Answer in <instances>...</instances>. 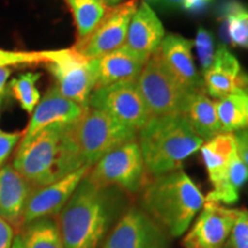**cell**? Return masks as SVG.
Segmentation results:
<instances>
[{
	"label": "cell",
	"mask_w": 248,
	"mask_h": 248,
	"mask_svg": "<svg viewBox=\"0 0 248 248\" xmlns=\"http://www.w3.org/2000/svg\"><path fill=\"white\" fill-rule=\"evenodd\" d=\"M130 206L126 192L95 184L86 175L57 215L64 248H101Z\"/></svg>",
	"instance_id": "cell-1"
},
{
	"label": "cell",
	"mask_w": 248,
	"mask_h": 248,
	"mask_svg": "<svg viewBox=\"0 0 248 248\" xmlns=\"http://www.w3.org/2000/svg\"><path fill=\"white\" fill-rule=\"evenodd\" d=\"M45 62V51L16 52L0 48V68H9L11 66H20V64H38Z\"/></svg>",
	"instance_id": "cell-29"
},
{
	"label": "cell",
	"mask_w": 248,
	"mask_h": 248,
	"mask_svg": "<svg viewBox=\"0 0 248 248\" xmlns=\"http://www.w3.org/2000/svg\"><path fill=\"white\" fill-rule=\"evenodd\" d=\"M138 131L97 108L86 107L83 115L71 124V137L84 164L93 166L114 148L137 140Z\"/></svg>",
	"instance_id": "cell-5"
},
{
	"label": "cell",
	"mask_w": 248,
	"mask_h": 248,
	"mask_svg": "<svg viewBox=\"0 0 248 248\" xmlns=\"http://www.w3.org/2000/svg\"><path fill=\"white\" fill-rule=\"evenodd\" d=\"M88 177L101 186H115L128 194L140 192L147 183V170L137 140L114 148L90 169Z\"/></svg>",
	"instance_id": "cell-7"
},
{
	"label": "cell",
	"mask_w": 248,
	"mask_h": 248,
	"mask_svg": "<svg viewBox=\"0 0 248 248\" xmlns=\"http://www.w3.org/2000/svg\"><path fill=\"white\" fill-rule=\"evenodd\" d=\"M244 94H231L217 102L221 133H232L248 126L244 109Z\"/></svg>",
	"instance_id": "cell-25"
},
{
	"label": "cell",
	"mask_w": 248,
	"mask_h": 248,
	"mask_svg": "<svg viewBox=\"0 0 248 248\" xmlns=\"http://www.w3.org/2000/svg\"><path fill=\"white\" fill-rule=\"evenodd\" d=\"M73 123L52 124L32 137L20 140L12 166L33 190L86 166L71 137Z\"/></svg>",
	"instance_id": "cell-2"
},
{
	"label": "cell",
	"mask_w": 248,
	"mask_h": 248,
	"mask_svg": "<svg viewBox=\"0 0 248 248\" xmlns=\"http://www.w3.org/2000/svg\"><path fill=\"white\" fill-rule=\"evenodd\" d=\"M191 40L169 33L164 36L159 54L169 73L188 92H204L203 79L194 66Z\"/></svg>",
	"instance_id": "cell-15"
},
{
	"label": "cell",
	"mask_w": 248,
	"mask_h": 248,
	"mask_svg": "<svg viewBox=\"0 0 248 248\" xmlns=\"http://www.w3.org/2000/svg\"><path fill=\"white\" fill-rule=\"evenodd\" d=\"M217 15L223 42L248 49V5L240 0H223L217 8Z\"/></svg>",
	"instance_id": "cell-22"
},
{
	"label": "cell",
	"mask_w": 248,
	"mask_h": 248,
	"mask_svg": "<svg viewBox=\"0 0 248 248\" xmlns=\"http://www.w3.org/2000/svg\"><path fill=\"white\" fill-rule=\"evenodd\" d=\"M222 248H248V210H237L233 228Z\"/></svg>",
	"instance_id": "cell-28"
},
{
	"label": "cell",
	"mask_w": 248,
	"mask_h": 248,
	"mask_svg": "<svg viewBox=\"0 0 248 248\" xmlns=\"http://www.w3.org/2000/svg\"><path fill=\"white\" fill-rule=\"evenodd\" d=\"M138 6V0H128L110 7L92 32L77 40L74 48L89 60L120 48L125 43L130 21Z\"/></svg>",
	"instance_id": "cell-10"
},
{
	"label": "cell",
	"mask_w": 248,
	"mask_h": 248,
	"mask_svg": "<svg viewBox=\"0 0 248 248\" xmlns=\"http://www.w3.org/2000/svg\"><path fill=\"white\" fill-rule=\"evenodd\" d=\"M147 60L133 53L125 45L97 59H92L94 90L121 82H136ZM93 90V91H94Z\"/></svg>",
	"instance_id": "cell-17"
},
{
	"label": "cell",
	"mask_w": 248,
	"mask_h": 248,
	"mask_svg": "<svg viewBox=\"0 0 248 248\" xmlns=\"http://www.w3.org/2000/svg\"><path fill=\"white\" fill-rule=\"evenodd\" d=\"M214 4V0H183L181 8L192 15L203 14Z\"/></svg>",
	"instance_id": "cell-32"
},
{
	"label": "cell",
	"mask_w": 248,
	"mask_h": 248,
	"mask_svg": "<svg viewBox=\"0 0 248 248\" xmlns=\"http://www.w3.org/2000/svg\"><path fill=\"white\" fill-rule=\"evenodd\" d=\"M47 69L57 80V88L63 97L88 107L94 90L91 60L79 54L75 48L45 51Z\"/></svg>",
	"instance_id": "cell-8"
},
{
	"label": "cell",
	"mask_w": 248,
	"mask_h": 248,
	"mask_svg": "<svg viewBox=\"0 0 248 248\" xmlns=\"http://www.w3.org/2000/svg\"><path fill=\"white\" fill-rule=\"evenodd\" d=\"M98 1L102 2V4L108 6V7H113V6L121 4V1H122V0H98Z\"/></svg>",
	"instance_id": "cell-38"
},
{
	"label": "cell",
	"mask_w": 248,
	"mask_h": 248,
	"mask_svg": "<svg viewBox=\"0 0 248 248\" xmlns=\"http://www.w3.org/2000/svg\"><path fill=\"white\" fill-rule=\"evenodd\" d=\"M163 38L164 29L160 18L146 1L141 2L130 21L124 45L147 60L159 51Z\"/></svg>",
	"instance_id": "cell-19"
},
{
	"label": "cell",
	"mask_w": 248,
	"mask_h": 248,
	"mask_svg": "<svg viewBox=\"0 0 248 248\" xmlns=\"http://www.w3.org/2000/svg\"><path fill=\"white\" fill-rule=\"evenodd\" d=\"M238 209L206 201L183 239L185 248H222L233 228Z\"/></svg>",
	"instance_id": "cell-13"
},
{
	"label": "cell",
	"mask_w": 248,
	"mask_h": 248,
	"mask_svg": "<svg viewBox=\"0 0 248 248\" xmlns=\"http://www.w3.org/2000/svg\"><path fill=\"white\" fill-rule=\"evenodd\" d=\"M9 75H11V69L8 67L0 68V92L5 93L6 83H7Z\"/></svg>",
	"instance_id": "cell-36"
},
{
	"label": "cell",
	"mask_w": 248,
	"mask_h": 248,
	"mask_svg": "<svg viewBox=\"0 0 248 248\" xmlns=\"http://www.w3.org/2000/svg\"><path fill=\"white\" fill-rule=\"evenodd\" d=\"M4 95H5L4 92H0V104H1L2 99H4Z\"/></svg>",
	"instance_id": "cell-40"
},
{
	"label": "cell",
	"mask_w": 248,
	"mask_h": 248,
	"mask_svg": "<svg viewBox=\"0 0 248 248\" xmlns=\"http://www.w3.org/2000/svg\"><path fill=\"white\" fill-rule=\"evenodd\" d=\"M91 167L86 164L66 177L33 190L24 209L22 226L43 217L57 216L70 199L82 179L88 175Z\"/></svg>",
	"instance_id": "cell-14"
},
{
	"label": "cell",
	"mask_w": 248,
	"mask_h": 248,
	"mask_svg": "<svg viewBox=\"0 0 248 248\" xmlns=\"http://www.w3.org/2000/svg\"><path fill=\"white\" fill-rule=\"evenodd\" d=\"M84 106L70 100L61 94L57 85L52 86L46 94L39 100L22 138L28 139L46 126L57 123L76 122L85 110Z\"/></svg>",
	"instance_id": "cell-18"
},
{
	"label": "cell",
	"mask_w": 248,
	"mask_h": 248,
	"mask_svg": "<svg viewBox=\"0 0 248 248\" xmlns=\"http://www.w3.org/2000/svg\"><path fill=\"white\" fill-rule=\"evenodd\" d=\"M204 88L214 98L248 94V74L225 46L217 48L210 69L203 74Z\"/></svg>",
	"instance_id": "cell-16"
},
{
	"label": "cell",
	"mask_w": 248,
	"mask_h": 248,
	"mask_svg": "<svg viewBox=\"0 0 248 248\" xmlns=\"http://www.w3.org/2000/svg\"><path fill=\"white\" fill-rule=\"evenodd\" d=\"M195 47H197L198 58H199L202 73H207L212 67L214 58H215V42L212 32L204 28H199L195 39Z\"/></svg>",
	"instance_id": "cell-27"
},
{
	"label": "cell",
	"mask_w": 248,
	"mask_h": 248,
	"mask_svg": "<svg viewBox=\"0 0 248 248\" xmlns=\"http://www.w3.org/2000/svg\"><path fill=\"white\" fill-rule=\"evenodd\" d=\"M226 181L238 192L248 182V167L239 157L237 150L232 155L230 163H229Z\"/></svg>",
	"instance_id": "cell-30"
},
{
	"label": "cell",
	"mask_w": 248,
	"mask_h": 248,
	"mask_svg": "<svg viewBox=\"0 0 248 248\" xmlns=\"http://www.w3.org/2000/svg\"><path fill=\"white\" fill-rule=\"evenodd\" d=\"M235 150L233 133H219L204 141L201 146V155L213 185V190L206 197V201L231 204L239 198V192L226 181L229 163Z\"/></svg>",
	"instance_id": "cell-12"
},
{
	"label": "cell",
	"mask_w": 248,
	"mask_h": 248,
	"mask_svg": "<svg viewBox=\"0 0 248 248\" xmlns=\"http://www.w3.org/2000/svg\"><path fill=\"white\" fill-rule=\"evenodd\" d=\"M73 13L77 40L85 38L104 18L110 7L98 0H64Z\"/></svg>",
	"instance_id": "cell-24"
},
{
	"label": "cell",
	"mask_w": 248,
	"mask_h": 248,
	"mask_svg": "<svg viewBox=\"0 0 248 248\" xmlns=\"http://www.w3.org/2000/svg\"><path fill=\"white\" fill-rule=\"evenodd\" d=\"M243 101H244L245 115H246V120H247V124H248V94L243 95Z\"/></svg>",
	"instance_id": "cell-39"
},
{
	"label": "cell",
	"mask_w": 248,
	"mask_h": 248,
	"mask_svg": "<svg viewBox=\"0 0 248 248\" xmlns=\"http://www.w3.org/2000/svg\"><path fill=\"white\" fill-rule=\"evenodd\" d=\"M156 2L164 11H173V9L181 8L183 0H159Z\"/></svg>",
	"instance_id": "cell-35"
},
{
	"label": "cell",
	"mask_w": 248,
	"mask_h": 248,
	"mask_svg": "<svg viewBox=\"0 0 248 248\" xmlns=\"http://www.w3.org/2000/svg\"><path fill=\"white\" fill-rule=\"evenodd\" d=\"M32 191V186L12 164H5L0 169V217L13 228L21 229L24 209Z\"/></svg>",
	"instance_id": "cell-20"
},
{
	"label": "cell",
	"mask_w": 248,
	"mask_h": 248,
	"mask_svg": "<svg viewBox=\"0 0 248 248\" xmlns=\"http://www.w3.org/2000/svg\"><path fill=\"white\" fill-rule=\"evenodd\" d=\"M206 202L195 183L182 169L154 176L141 190L140 208L171 238L188 230Z\"/></svg>",
	"instance_id": "cell-3"
},
{
	"label": "cell",
	"mask_w": 248,
	"mask_h": 248,
	"mask_svg": "<svg viewBox=\"0 0 248 248\" xmlns=\"http://www.w3.org/2000/svg\"><path fill=\"white\" fill-rule=\"evenodd\" d=\"M150 1H154V2H156V1H159V0H150Z\"/></svg>",
	"instance_id": "cell-41"
},
{
	"label": "cell",
	"mask_w": 248,
	"mask_h": 248,
	"mask_svg": "<svg viewBox=\"0 0 248 248\" xmlns=\"http://www.w3.org/2000/svg\"><path fill=\"white\" fill-rule=\"evenodd\" d=\"M181 115L204 141L221 133L217 102L207 97L204 92L190 93Z\"/></svg>",
	"instance_id": "cell-21"
},
{
	"label": "cell",
	"mask_w": 248,
	"mask_h": 248,
	"mask_svg": "<svg viewBox=\"0 0 248 248\" xmlns=\"http://www.w3.org/2000/svg\"><path fill=\"white\" fill-rule=\"evenodd\" d=\"M234 139L237 153L248 167V129H243L235 132Z\"/></svg>",
	"instance_id": "cell-33"
},
{
	"label": "cell",
	"mask_w": 248,
	"mask_h": 248,
	"mask_svg": "<svg viewBox=\"0 0 248 248\" xmlns=\"http://www.w3.org/2000/svg\"><path fill=\"white\" fill-rule=\"evenodd\" d=\"M22 138V132H7L0 130V169L5 166L12 152Z\"/></svg>",
	"instance_id": "cell-31"
},
{
	"label": "cell",
	"mask_w": 248,
	"mask_h": 248,
	"mask_svg": "<svg viewBox=\"0 0 248 248\" xmlns=\"http://www.w3.org/2000/svg\"><path fill=\"white\" fill-rule=\"evenodd\" d=\"M137 141L152 177L181 169L204 142L182 115L150 119L138 131Z\"/></svg>",
	"instance_id": "cell-4"
},
{
	"label": "cell",
	"mask_w": 248,
	"mask_h": 248,
	"mask_svg": "<svg viewBox=\"0 0 248 248\" xmlns=\"http://www.w3.org/2000/svg\"><path fill=\"white\" fill-rule=\"evenodd\" d=\"M24 248H64L54 217H43L21 228Z\"/></svg>",
	"instance_id": "cell-23"
},
{
	"label": "cell",
	"mask_w": 248,
	"mask_h": 248,
	"mask_svg": "<svg viewBox=\"0 0 248 248\" xmlns=\"http://www.w3.org/2000/svg\"><path fill=\"white\" fill-rule=\"evenodd\" d=\"M39 77L38 73H27L12 79L9 84L14 97L27 113H32L40 100L39 91L36 86Z\"/></svg>",
	"instance_id": "cell-26"
},
{
	"label": "cell",
	"mask_w": 248,
	"mask_h": 248,
	"mask_svg": "<svg viewBox=\"0 0 248 248\" xmlns=\"http://www.w3.org/2000/svg\"><path fill=\"white\" fill-rule=\"evenodd\" d=\"M150 119L181 115L188 94L163 64L159 51L145 62L137 79Z\"/></svg>",
	"instance_id": "cell-6"
},
{
	"label": "cell",
	"mask_w": 248,
	"mask_h": 248,
	"mask_svg": "<svg viewBox=\"0 0 248 248\" xmlns=\"http://www.w3.org/2000/svg\"><path fill=\"white\" fill-rule=\"evenodd\" d=\"M88 106L106 111L136 131H139L150 120L137 80L115 83L94 90Z\"/></svg>",
	"instance_id": "cell-11"
},
{
	"label": "cell",
	"mask_w": 248,
	"mask_h": 248,
	"mask_svg": "<svg viewBox=\"0 0 248 248\" xmlns=\"http://www.w3.org/2000/svg\"><path fill=\"white\" fill-rule=\"evenodd\" d=\"M12 248H24L23 241H22V237H21L20 233L15 235L13 245H12Z\"/></svg>",
	"instance_id": "cell-37"
},
{
	"label": "cell",
	"mask_w": 248,
	"mask_h": 248,
	"mask_svg": "<svg viewBox=\"0 0 248 248\" xmlns=\"http://www.w3.org/2000/svg\"><path fill=\"white\" fill-rule=\"evenodd\" d=\"M170 234L140 207L130 206L101 248H170Z\"/></svg>",
	"instance_id": "cell-9"
},
{
	"label": "cell",
	"mask_w": 248,
	"mask_h": 248,
	"mask_svg": "<svg viewBox=\"0 0 248 248\" xmlns=\"http://www.w3.org/2000/svg\"><path fill=\"white\" fill-rule=\"evenodd\" d=\"M14 238L13 226L0 217V248H12Z\"/></svg>",
	"instance_id": "cell-34"
}]
</instances>
